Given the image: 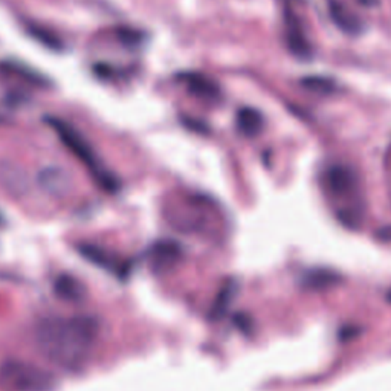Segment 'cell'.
<instances>
[{"mask_svg":"<svg viewBox=\"0 0 391 391\" xmlns=\"http://www.w3.org/2000/svg\"><path fill=\"white\" fill-rule=\"evenodd\" d=\"M181 246L171 240L156 242L150 249V263L156 273H164L178 263Z\"/></svg>","mask_w":391,"mask_h":391,"instance_id":"5b68a950","label":"cell"},{"mask_svg":"<svg viewBox=\"0 0 391 391\" xmlns=\"http://www.w3.org/2000/svg\"><path fill=\"white\" fill-rule=\"evenodd\" d=\"M57 295L68 301H80L84 295V288L78 280L71 275H61L56 281Z\"/></svg>","mask_w":391,"mask_h":391,"instance_id":"8fae6325","label":"cell"},{"mask_svg":"<svg viewBox=\"0 0 391 391\" xmlns=\"http://www.w3.org/2000/svg\"><path fill=\"white\" fill-rule=\"evenodd\" d=\"M235 290H237L235 281H233V280L228 281V283L223 286V289L219 292V295H217V300L211 309L213 318H220L222 315L226 312V309L230 308V304L235 295Z\"/></svg>","mask_w":391,"mask_h":391,"instance_id":"7c38bea8","label":"cell"},{"mask_svg":"<svg viewBox=\"0 0 391 391\" xmlns=\"http://www.w3.org/2000/svg\"><path fill=\"white\" fill-rule=\"evenodd\" d=\"M100 324L92 317L48 318L36 329L40 353L64 370H80L89 360Z\"/></svg>","mask_w":391,"mask_h":391,"instance_id":"6da1fadb","label":"cell"},{"mask_svg":"<svg viewBox=\"0 0 391 391\" xmlns=\"http://www.w3.org/2000/svg\"><path fill=\"white\" fill-rule=\"evenodd\" d=\"M29 34H32V37L37 39L39 41H41L43 45L48 46V48H52V49H60L61 48V43L59 41V39L56 36L49 34L48 31L45 29H40V28H29Z\"/></svg>","mask_w":391,"mask_h":391,"instance_id":"4fadbf2b","label":"cell"},{"mask_svg":"<svg viewBox=\"0 0 391 391\" xmlns=\"http://www.w3.org/2000/svg\"><path fill=\"white\" fill-rule=\"evenodd\" d=\"M303 84H304V88H308V89H310L313 92H320V93L330 92L333 89V83L330 80H327V78H321V77L304 78Z\"/></svg>","mask_w":391,"mask_h":391,"instance_id":"5bb4252c","label":"cell"},{"mask_svg":"<svg viewBox=\"0 0 391 391\" xmlns=\"http://www.w3.org/2000/svg\"><path fill=\"white\" fill-rule=\"evenodd\" d=\"M325 182H327L329 190L336 196H347L356 191V176L347 167L335 166L329 168L327 175H325Z\"/></svg>","mask_w":391,"mask_h":391,"instance_id":"ba28073f","label":"cell"},{"mask_svg":"<svg viewBox=\"0 0 391 391\" xmlns=\"http://www.w3.org/2000/svg\"><path fill=\"white\" fill-rule=\"evenodd\" d=\"M78 251L81 253V255L84 258H88L89 262H92L93 265L108 270V273H113V274H124L126 273V269H124L126 265L119 262V258L116 255L106 251V249L96 248L93 245H81V246H78Z\"/></svg>","mask_w":391,"mask_h":391,"instance_id":"52a82bcc","label":"cell"},{"mask_svg":"<svg viewBox=\"0 0 391 391\" xmlns=\"http://www.w3.org/2000/svg\"><path fill=\"white\" fill-rule=\"evenodd\" d=\"M329 14L332 20L335 21V25L338 26L341 31H344L345 34H360L362 29V21L357 17L353 11L338 2V0H330L329 2Z\"/></svg>","mask_w":391,"mask_h":391,"instance_id":"8992f818","label":"cell"},{"mask_svg":"<svg viewBox=\"0 0 391 391\" xmlns=\"http://www.w3.org/2000/svg\"><path fill=\"white\" fill-rule=\"evenodd\" d=\"M48 124L54 128V132L59 135L61 143L77 156L78 161H81L83 164L89 168V171L103 188H107L108 191L118 190V182L115 176H112L111 173L101 166V162L98 161L93 148L88 143V139H86L77 128H73L71 124L61 121L59 118H48Z\"/></svg>","mask_w":391,"mask_h":391,"instance_id":"7a4b0ae2","label":"cell"},{"mask_svg":"<svg viewBox=\"0 0 391 391\" xmlns=\"http://www.w3.org/2000/svg\"><path fill=\"white\" fill-rule=\"evenodd\" d=\"M0 382L13 391H51L57 384L49 372L21 361L5 362L0 368Z\"/></svg>","mask_w":391,"mask_h":391,"instance_id":"3957f363","label":"cell"},{"mask_svg":"<svg viewBox=\"0 0 391 391\" xmlns=\"http://www.w3.org/2000/svg\"><path fill=\"white\" fill-rule=\"evenodd\" d=\"M387 300H388V301H390V303H391V290H390V292H388V295H387Z\"/></svg>","mask_w":391,"mask_h":391,"instance_id":"9a60e30c","label":"cell"},{"mask_svg":"<svg viewBox=\"0 0 391 391\" xmlns=\"http://www.w3.org/2000/svg\"><path fill=\"white\" fill-rule=\"evenodd\" d=\"M183 83L188 88V91L196 95L200 100H206V101H214L219 98V88H217V84L210 80L208 77H205L202 73H196V72H190L186 73L182 77Z\"/></svg>","mask_w":391,"mask_h":391,"instance_id":"9c48e42d","label":"cell"},{"mask_svg":"<svg viewBox=\"0 0 391 391\" xmlns=\"http://www.w3.org/2000/svg\"><path fill=\"white\" fill-rule=\"evenodd\" d=\"M285 25H286V43L289 51L298 59H309L312 54L310 43L304 34V29L300 24L297 16L292 11H286L285 14Z\"/></svg>","mask_w":391,"mask_h":391,"instance_id":"277c9868","label":"cell"},{"mask_svg":"<svg viewBox=\"0 0 391 391\" xmlns=\"http://www.w3.org/2000/svg\"><path fill=\"white\" fill-rule=\"evenodd\" d=\"M238 130L246 136H255L263 128V116L253 107H243L237 113Z\"/></svg>","mask_w":391,"mask_h":391,"instance_id":"30bf717a","label":"cell"}]
</instances>
